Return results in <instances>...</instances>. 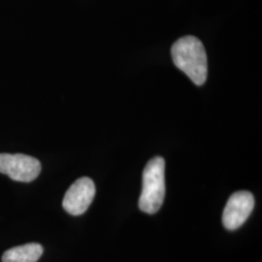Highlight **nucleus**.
I'll return each instance as SVG.
<instances>
[{
  "instance_id": "1",
  "label": "nucleus",
  "mask_w": 262,
  "mask_h": 262,
  "mask_svg": "<svg viewBox=\"0 0 262 262\" xmlns=\"http://www.w3.org/2000/svg\"><path fill=\"white\" fill-rule=\"evenodd\" d=\"M171 55L175 66L197 85L205 84L208 62L205 48L198 38L187 35L172 46Z\"/></svg>"
},
{
  "instance_id": "2",
  "label": "nucleus",
  "mask_w": 262,
  "mask_h": 262,
  "mask_svg": "<svg viewBox=\"0 0 262 262\" xmlns=\"http://www.w3.org/2000/svg\"><path fill=\"white\" fill-rule=\"evenodd\" d=\"M165 197V161L161 157L150 159L143 171V187L139 198L141 211L154 215Z\"/></svg>"
},
{
  "instance_id": "3",
  "label": "nucleus",
  "mask_w": 262,
  "mask_h": 262,
  "mask_svg": "<svg viewBox=\"0 0 262 262\" xmlns=\"http://www.w3.org/2000/svg\"><path fill=\"white\" fill-rule=\"evenodd\" d=\"M41 172V163L38 159L23 154H0V173L9 178L29 183L37 178Z\"/></svg>"
},
{
  "instance_id": "4",
  "label": "nucleus",
  "mask_w": 262,
  "mask_h": 262,
  "mask_svg": "<svg viewBox=\"0 0 262 262\" xmlns=\"http://www.w3.org/2000/svg\"><path fill=\"white\" fill-rule=\"evenodd\" d=\"M254 207L253 195L247 190L234 192L229 197L223 214V224L228 230L238 229L252 214Z\"/></svg>"
},
{
  "instance_id": "5",
  "label": "nucleus",
  "mask_w": 262,
  "mask_h": 262,
  "mask_svg": "<svg viewBox=\"0 0 262 262\" xmlns=\"http://www.w3.org/2000/svg\"><path fill=\"white\" fill-rule=\"evenodd\" d=\"M94 196V181L88 177L78 179L66 191L62 200V206L70 215H82L91 206Z\"/></svg>"
},
{
  "instance_id": "6",
  "label": "nucleus",
  "mask_w": 262,
  "mask_h": 262,
  "mask_svg": "<svg viewBox=\"0 0 262 262\" xmlns=\"http://www.w3.org/2000/svg\"><path fill=\"white\" fill-rule=\"evenodd\" d=\"M43 254V247L29 243L14 247L2 255V262H37Z\"/></svg>"
}]
</instances>
